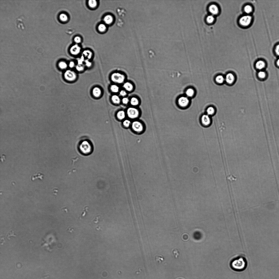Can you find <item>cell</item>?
Here are the masks:
<instances>
[{"label": "cell", "instance_id": "cell-1", "mask_svg": "<svg viewBox=\"0 0 279 279\" xmlns=\"http://www.w3.org/2000/svg\"><path fill=\"white\" fill-rule=\"evenodd\" d=\"M229 265L231 269L235 272H243L247 267V261L244 256L238 255L232 258Z\"/></svg>", "mask_w": 279, "mask_h": 279}, {"label": "cell", "instance_id": "cell-2", "mask_svg": "<svg viewBox=\"0 0 279 279\" xmlns=\"http://www.w3.org/2000/svg\"><path fill=\"white\" fill-rule=\"evenodd\" d=\"M78 149L79 152L84 155H88L91 154L93 150L92 143L89 140H82L79 143Z\"/></svg>", "mask_w": 279, "mask_h": 279}, {"label": "cell", "instance_id": "cell-3", "mask_svg": "<svg viewBox=\"0 0 279 279\" xmlns=\"http://www.w3.org/2000/svg\"><path fill=\"white\" fill-rule=\"evenodd\" d=\"M111 79L112 81L115 82L121 83L124 82L125 77L122 74L119 73H114L112 75Z\"/></svg>", "mask_w": 279, "mask_h": 279}, {"label": "cell", "instance_id": "cell-4", "mask_svg": "<svg viewBox=\"0 0 279 279\" xmlns=\"http://www.w3.org/2000/svg\"><path fill=\"white\" fill-rule=\"evenodd\" d=\"M200 121L201 125L205 127L210 126L212 123L211 118L207 114L201 116Z\"/></svg>", "mask_w": 279, "mask_h": 279}, {"label": "cell", "instance_id": "cell-5", "mask_svg": "<svg viewBox=\"0 0 279 279\" xmlns=\"http://www.w3.org/2000/svg\"><path fill=\"white\" fill-rule=\"evenodd\" d=\"M252 19L251 16L249 15H245L241 18L239 20V23L242 26L247 27L250 24Z\"/></svg>", "mask_w": 279, "mask_h": 279}, {"label": "cell", "instance_id": "cell-6", "mask_svg": "<svg viewBox=\"0 0 279 279\" xmlns=\"http://www.w3.org/2000/svg\"><path fill=\"white\" fill-rule=\"evenodd\" d=\"M127 113L128 116L131 119L136 118L139 114V112L138 110L133 107H130L128 109Z\"/></svg>", "mask_w": 279, "mask_h": 279}, {"label": "cell", "instance_id": "cell-7", "mask_svg": "<svg viewBox=\"0 0 279 279\" xmlns=\"http://www.w3.org/2000/svg\"><path fill=\"white\" fill-rule=\"evenodd\" d=\"M64 76L66 80L69 81H75L77 78L76 74L75 72L70 70L66 71Z\"/></svg>", "mask_w": 279, "mask_h": 279}, {"label": "cell", "instance_id": "cell-8", "mask_svg": "<svg viewBox=\"0 0 279 279\" xmlns=\"http://www.w3.org/2000/svg\"><path fill=\"white\" fill-rule=\"evenodd\" d=\"M132 128L135 132H140L142 131L143 127L141 123L137 121H135L132 123Z\"/></svg>", "mask_w": 279, "mask_h": 279}, {"label": "cell", "instance_id": "cell-9", "mask_svg": "<svg viewBox=\"0 0 279 279\" xmlns=\"http://www.w3.org/2000/svg\"><path fill=\"white\" fill-rule=\"evenodd\" d=\"M189 103V100L187 97L182 96L178 100V103L180 106L185 107L187 106Z\"/></svg>", "mask_w": 279, "mask_h": 279}, {"label": "cell", "instance_id": "cell-10", "mask_svg": "<svg viewBox=\"0 0 279 279\" xmlns=\"http://www.w3.org/2000/svg\"><path fill=\"white\" fill-rule=\"evenodd\" d=\"M226 82L229 84H232L234 82L235 77L233 74L230 73L227 74L225 79Z\"/></svg>", "mask_w": 279, "mask_h": 279}, {"label": "cell", "instance_id": "cell-11", "mask_svg": "<svg viewBox=\"0 0 279 279\" xmlns=\"http://www.w3.org/2000/svg\"><path fill=\"white\" fill-rule=\"evenodd\" d=\"M210 12L213 15H216L218 14L219 12L218 7L215 5H212L209 7Z\"/></svg>", "mask_w": 279, "mask_h": 279}, {"label": "cell", "instance_id": "cell-12", "mask_svg": "<svg viewBox=\"0 0 279 279\" xmlns=\"http://www.w3.org/2000/svg\"><path fill=\"white\" fill-rule=\"evenodd\" d=\"M265 66V63L263 61H259L256 64V67L258 70H261L264 68Z\"/></svg>", "mask_w": 279, "mask_h": 279}, {"label": "cell", "instance_id": "cell-13", "mask_svg": "<svg viewBox=\"0 0 279 279\" xmlns=\"http://www.w3.org/2000/svg\"><path fill=\"white\" fill-rule=\"evenodd\" d=\"M80 49V48L78 45H75L71 48L70 51L72 54L76 55L79 53Z\"/></svg>", "mask_w": 279, "mask_h": 279}, {"label": "cell", "instance_id": "cell-14", "mask_svg": "<svg viewBox=\"0 0 279 279\" xmlns=\"http://www.w3.org/2000/svg\"><path fill=\"white\" fill-rule=\"evenodd\" d=\"M93 93L95 97L98 98L101 95V89L99 88L95 87L93 89Z\"/></svg>", "mask_w": 279, "mask_h": 279}, {"label": "cell", "instance_id": "cell-15", "mask_svg": "<svg viewBox=\"0 0 279 279\" xmlns=\"http://www.w3.org/2000/svg\"><path fill=\"white\" fill-rule=\"evenodd\" d=\"M202 237V234L201 232L199 231H196L194 232L193 237L194 239L198 240H200Z\"/></svg>", "mask_w": 279, "mask_h": 279}, {"label": "cell", "instance_id": "cell-16", "mask_svg": "<svg viewBox=\"0 0 279 279\" xmlns=\"http://www.w3.org/2000/svg\"><path fill=\"white\" fill-rule=\"evenodd\" d=\"M113 17L110 15H108L105 17L104 21L106 24H109L113 21Z\"/></svg>", "mask_w": 279, "mask_h": 279}, {"label": "cell", "instance_id": "cell-17", "mask_svg": "<svg viewBox=\"0 0 279 279\" xmlns=\"http://www.w3.org/2000/svg\"><path fill=\"white\" fill-rule=\"evenodd\" d=\"M186 95L189 97H193L195 94V91L194 89L192 88H189L186 90Z\"/></svg>", "mask_w": 279, "mask_h": 279}, {"label": "cell", "instance_id": "cell-18", "mask_svg": "<svg viewBox=\"0 0 279 279\" xmlns=\"http://www.w3.org/2000/svg\"><path fill=\"white\" fill-rule=\"evenodd\" d=\"M124 88L128 91H131L133 89L132 84L129 82H127L124 83Z\"/></svg>", "mask_w": 279, "mask_h": 279}, {"label": "cell", "instance_id": "cell-19", "mask_svg": "<svg viewBox=\"0 0 279 279\" xmlns=\"http://www.w3.org/2000/svg\"><path fill=\"white\" fill-rule=\"evenodd\" d=\"M207 115L209 116L213 115L215 114V109L213 107H209L207 109Z\"/></svg>", "mask_w": 279, "mask_h": 279}, {"label": "cell", "instance_id": "cell-20", "mask_svg": "<svg viewBox=\"0 0 279 279\" xmlns=\"http://www.w3.org/2000/svg\"><path fill=\"white\" fill-rule=\"evenodd\" d=\"M225 80L224 77L222 75L217 76L215 79L217 83L221 84L224 82Z\"/></svg>", "mask_w": 279, "mask_h": 279}, {"label": "cell", "instance_id": "cell-21", "mask_svg": "<svg viewBox=\"0 0 279 279\" xmlns=\"http://www.w3.org/2000/svg\"><path fill=\"white\" fill-rule=\"evenodd\" d=\"M117 117L118 119L122 120L124 119L125 117V114L123 111H119L117 113Z\"/></svg>", "mask_w": 279, "mask_h": 279}, {"label": "cell", "instance_id": "cell-22", "mask_svg": "<svg viewBox=\"0 0 279 279\" xmlns=\"http://www.w3.org/2000/svg\"><path fill=\"white\" fill-rule=\"evenodd\" d=\"M112 101L115 104H118L120 103V99L119 97L116 95L113 96L112 98Z\"/></svg>", "mask_w": 279, "mask_h": 279}, {"label": "cell", "instance_id": "cell-23", "mask_svg": "<svg viewBox=\"0 0 279 279\" xmlns=\"http://www.w3.org/2000/svg\"><path fill=\"white\" fill-rule=\"evenodd\" d=\"M252 7L249 5H247L244 8V10L246 13L247 14H250L252 12Z\"/></svg>", "mask_w": 279, "mask_h": 279}, {"label": "cell", "instance_id": "cell-24", "mask_svg": "<svg viewBox=\"0 0 279 279\" xmlns=\"http://www.w3.org/2000/svg\"><path fill=\"white\" fill-rule=\"evenodd\" d=\"M131 104L133 106H137L139 104V102L138 99L135 98H133L131 100Z\"/></svg>", "mask_w": 279, "mask_h": 279}, {"label": "cell", "instance_id": "cell-25", "mask_svg": "<svg viewBox=\"0 0 279 279\" xmlns=\"http://www.w3.org/2000/svg\"><path fill=\"white\" fill-rule=\"evenodd\" d=\"M88 4L90 7L94 8L97 6V2L95 0H90L89 1Z\"/></svg>", "mask_w": 279, "mask_h": 279}, {"label": "cell", "instance_id": "cell-26", "mask_svg": "<svg viewBox=\"0 0 279 279\" xmlns=\"http://www.w3.org/2000/svg\"><path fill=\"white\" fill-rule=\"evenodd\" d=\"M258 75L259 77L261 79L265 78L266 76V74L264 71H261L258 72Z\"/></svg>", "mask_w": 279, "mask_h": 279}, {"label": "cell", "instance_id": "cell-27", "mask_svg": "<svg viewBox=\"0 0 279 279\" xmlns=\"http://www.w3.org/2000/svg\"><path fill=\"white\" fill-rule=\"evenodd\" d=\"M111 89L112 92L117 93L119 90V87L115 85H113L111 87Z\"/></svg>", "mask_w": 279, "mask_h": 279}, {"label": "cell", "instance_id": "cell-28", "mask_svg": "<svg viewBox=\"0 0 279 279\" xmlns=\"http://www.w3.org/2000/svg\"><path fill=\"white\" fill-rule=\"evenodd\" d=\"M39 173H38L36 175H34L32 177L31 180L32 181H34L35 180V179L38 178V177L40 179H42L43 176V175L41 173V174L39 176Z\"/></svg>", "mask_w": 279, "mask_h": 279}, {"label": "cell", "instance_id": "cell-29", "mask_svg": "<svg viewBox=\"0 0 279 279\" xmlns=\"http://www.w3.org/2000/svg\"><path fill=\"white\" fill-rule=\"evenodd\" d=\"M214 20V17L212 15H210L207 18V21L209 23H211L213 22Z\"/></svg>", "mask_w": 279, "mask_h": 279}, {"label": "cell", "instance_id": "cell-30", "mask_svg": "<svg viewBox=\"0 0 279 279\" xmlns=\"http://www.w3.org/2000/svg\"><path fill=\"white\" fill-rule=\"evenodd\" d=\"M106 29V27L103 24H101L99 25L98 27V29L100 31L103 32L105 31Z\"/></svg>", "mask_w": 279, "mask_h": 279}, {"label": "cell", "instance_id": "cell-31", "mask_svg": "<svg viewBox=\"0 0 279 279\" xmlns=\"http://www.w3.org/2000/svg\"><path fill=\"white\" fill-rule=\"evenodd\" d=\"M60 19L63 21H66L67 20V17L64 14H61L60 16Z\"/></svg>", "mask_w": 279, "mask_h": 279}, {"label": "cell", "instance_id": "cell-32", "mask_svg": "<svg viewBox=\"0 0 279 279\" xmlns=\"http://www.w3.org/2000/svg\"><path fill=\"white\" fill-rule=\"evenodd\" d=\"M59 66L60 67L61 69H66L67 67V65L64 62H61L59 64Z\"/></svg>", "mask_w": 279, "mask_h": 279}, {"label": "cell", "instance_id": "cell-33", "mask_svg": "<svg viewBox=\"0 0 279 279\" xmlns=\"http://www.w3.org/2000/svg\"><path fill=\"white\" fill-rule=\"evenodd\" d=\"M131 123V122L128 120H126L124 121L123 123L124 126L126 127L129 126Z\"/></svg>", "mask_w": 279, "mask_h": 279}, {"label": "cell", "instance_id": "cell-34", "mask_svg": "<svg viewBox=\"0 0 279 279\" xmlns=\"http://www.w3.org/2000/svg\"><path fill=\"white\" fill-rule=\"evenodd\" d=\"M84 68V66H81V65H79L77 66L76 67V69L79 71H83Z\"/></svg>", "mask_w": 279, "mask_h": 279}, {"label": "cell", "instance_id": "cell-35", "mask_svg": "<svg viewBox=\"0 0 279 279\" xmlns=\"http://www.w3.org/2000/svg\"><path fill=\"white\" fill-rule=\"evenodd\" d=\"M129 99L127 98H124L122 99L123 103L125 104H127L129 102Z\"/></svg>", "mask_w": 279, "mask_h": 279}, {"label": "cell", "instance_id": "cell-36", "mask_svg": "<svg viewBox=\"0 0 279 279\" xmlns=\"http://www.w3.org/2000/svg\"><path fill=\"white\" fill-rule=\"evenodd\" d=\"M75 42L77 43H80L81 42V39L80 37H76L74 39Z\"/></svg>", "mask_w": 279, "mask_h": 279}, {"label": "cell", "instance_id": "cell-37", "mask_svg": "<svg viewBox=\"0 0 279 279\" xmlns=\"http://www.w3.org/2000/svg\"><path fill=\"white\" fill-rule=\"evenodd\" d=\"M275 52L276 54L279 56V44L276 46L275 49Z\"/></svg>", "mask_w": 279, "mask_h": 279}, {"label": "cell", "instance_id": "cell-38", "mask_svg": "<svg viewBox=\"0 0 279 279\" xmlns=\"http://www.w3.org/2000/svg\"><path fill=\"white\" fill-rule=\"evenodd\" d=\"M120 94L122 96H125L127 95L126 92L124 90H122L120 92Z\"/></svg>", "mask_w": 279, "mask_h": 279}, {"label": "cell", "instance_id": "cell-39", "mask_svg": "<svg viewBox=\"0 0 279 279\" xmlns=\"http://www.w3.org/2000/svg\"><path fill=\"white\" fill-rule=\"evenodd\" d=\"M75 63H74L73 62H72H72H71L70 63L69 65V66L70 67V68H72L74 67V66H75Z\"/></svg>", "mask_w": 279, "mask_h": 279}, {"label": "cell", "instance_id": "cell-40", "mask_svg": "<svg viewBox=\"0 0 279 279\" xmlns=\"http://www.w3.org/2000/svg\"><path fill=\"white\" fill-rule=\"evenodd\" d=\"M91 64L90 62H86V65L87 66H90L91 65Z\"/></svg>", "mask_w": 279, "mask_h": 279}, {"label": "cell", "instance_id": "cell-41", "mask_svg": "<svg viewBox=\"0 0 279 279\" xmlns=\"http://www.w3.org/2000/svg\"><path fill=\"white\" fill-rule=\"evenodd\" d=\"M276 63H277V66H279V59L278 60Z\"/></svg>", "mask_w": 279, "mask_h": 279}]
</instances>
